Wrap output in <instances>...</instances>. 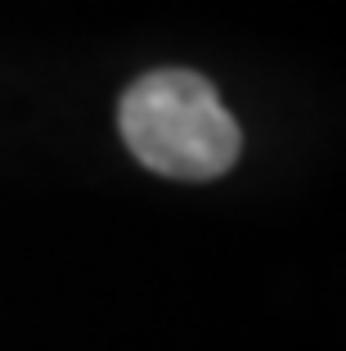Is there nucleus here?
<instances>
[{
	"label": "nucleus",
	"instance_id": "obj_1",
	"mask_svg": "<svg viewBox=\"0 0 346 351\" xmlns=\"http://www.w3.org/2000/svg\"><path fill=\"white\" fill-rule=\"evenodd\" d=\"M122 140L149 171L171 180H216L234 167L243 135L216 86L184 68L149 73L122 95Z\"/></svg>",
	"mask_w": 346,
	"mask_h": 351
}]
</instances>
